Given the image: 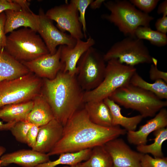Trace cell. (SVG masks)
I'll use <instances>...</instances> for the list:
<instances>
[{"mask_svg":"<svg viewBox=\"0 0 167 167\" xmlns=\"http://www.w3.org/2000/svg\"><path fill=\"white\" fill-rule=\"evenodd\" d=\"M38 32L45 43L49 53L54 54L57 47L60 45L74 46L77 40L70 35L62 32L53 24V21L46 15L42 8L37 15Z\"/></svg>","mask_w":167,"mask_h":167,"instance_id":"8fae6325","label":"cell"},{"mask_svg":"<svg viewBox=\"0 0 167 167\" xmlns=\"http://www.w3.org/2000/svg\"><path fill=\"white\" fill-rule=\"evenodd\" d=\"M39 129V126L33 124L29 130L27 134L26 144L32 149H33L36 145Z\"/></svg>","mask_w":167,"mask_h":167,"instance_id":"d6a6232c","label":"cell"},{"mask_svg":"<svg viewBox=\"0 0 167 167\" xmlns=\"http://www.w3.org/2000/svg\"><path fill=\"white\" fill-rule=\"evenodd\" d=\"M43 80L41 92L51 108L54 119L64 126L84 103V91L76 75L62 70L54 79Z\"/></svg>","mask_w":167,"mask_h":167,"instance_id":"7a4b0ae2","label":"cell"},{"mask_svg":"<svg viewBox=\"0 0 167 167\" xmlns=\"http://www.w3.org/2000/svg\"><path fill=\"white\" fill-rule=\"evenodd\" d=\"M109 97L125 108L138 112L143 118L154 117L167 106L166 101L130 83L118 88Z\"/></svg>","mask_w":167,"mask_h":167,"instance_id":"3957f363","label":"cell"},{"mask_svg":"<svg viewBox=\"0 0 167 167\" xmlns=\"http://www.w3.org/2000/svg\"><path fill=\"white\" fill-rule=\"evenodd\" d=\"M85 167H113L112 159L104 145L92 149L90 157L81 162Z\"/></svg>","mask_w":167,"mask_h":167,"instance_id":"4316f807","label":"cell"},{"mask_svg":"<svg viewBox=\"0 0 167 167\" xmlns=\"http://www.w3.org/2000/svg\"><path fill=\"white\" fill-rule=\"evenodd\" d=\"M107 62L102 81L94 89L84 92V103L104 100L109 97L117 89L129 84L131 77L136 72L134 66L121 63L117 59Z\"/></svg>","mask_w":167,"mask_h":167,"instance_id":"8992f818","label":"cell"},{"mask_svg":"<svg viewBox=\"0 0 167 167\" xmlns=\"http://www.w3.org/2000/svg\"><path fill=\"white\" fill-rule=\"evenodd\" d=\"M104 146L111 158L113 167H141L144 154L132 150L122 139L110 140Z\"/></svg>","mask_w":167,"mask_h":167,"instance_id":"7c38bea8","label":"cell"},{"mask_svg":"<svg viewBox=\"0 0 167 167\" xmlns=\"http://www.w3.org/2000/svg\"><path fill=\"white\" fill-rule=\"evenodd\" d=\"M103 55L92 47L82 55L77 64V81L84 91L96 88L102 81L106 65Z\"/></svg>","mask_w":167,"mask_h":167,"instance_id":"9c48e42d","label":"cell"},{"mask_svg":"<svg viewBox=\"0 0 167 167\" xmlns=\"http://www.w3.org/2000/svg\"><path fill=\"white\" fill-rule=\"evenodd\" d=\"M33 125L27 120L20 121L15 123L10 130L17 141L26 143L27 134Z\"/></svg>","mask_w":167,"mask_h":167,"instance_id":"f1b7e54d","label":"cell"},{"mask_svg":"<svg viewBox=\"0 0 167 167\" xmlns=\"http://www.w3.org/2000/svg\"><path fill=\"white\" fill-rule=\"evenodd\" d=\"M12 1L18 4L22 10L27 11H31L29 8L30 3L29 1L26 0H12Z\"/></svg>","mask_w":167,"mask_h":167,"instance_id":"f35d334b","label":"cell"},{"mask_svg":"<svg viewBox=\"0 0 167 167\" xmlns=\"http://www.w3.org/2000/svg\"><path fill=\"white\" fill-rule=\"evenodd\" d=\"M158 14H162L163 16H167V0L162 2L159 5L157 10Z\"/></svg>","mask_w":167,"mask_h":167,"instance_id":"74e56055","label":"cell"},{"mask_svg":"<svg viewBox=\"0 0 167 167\" xmlns=\"http://www.w3.org/2000/svg\"><path fill=\"white\" fill-rule=\"evenodd\" d=\"M93 0H71L70 2L73 3L76 7L79 14V21L81 25L84 37L87 38V26L85 17L86 10Z\"/></svg>","mask_w":167,"mask_h":167,"instance_id":"f546056e","label":"cell"},{"mask_svg":"<svg viewBox=\"0 0 167 167\" xmlns=\"http://www.w3.org/2000/svg\"><path fill=\"white\" fill-rule=\"evenodd\" d=\"M43 79L33 73L0 82V109L9 105L32 100L41 92Z\"/></svg>","mask_w":167,"mask_h":167,"instance_id":"52a82bcc","label":"cell"},{"mask_svg":"<svg viewBox=\"0 0 167 167\" xmlns=\"http://www.w3.org/2000/svg\"><path fill=\"white\" fill-rule=\"evenodd\" d=\"M15 123L6 122V123H3V122L0 120V131L10 130Z\"/></svg>","mask_w":167,"mask_h":167,"instance_id":"ab89813d","label":"cell"},{"mask_svg":"<svg viewBox=\"0 0 167 167\" xmlns=\"http://www.w3.org/2000/svg\"><path fill=\"white\" fill-rule=\"evenodd\" d=\"M127 132L120 126L105 127L94 124L84 107L78 110L68 121L63 126L61 139L47 154L50 156L103 146Z\"/></svg>","mask_w":167,"mask_h":167,"instance_id":"6da1fadb","label":"cell"},{"mask_svg":"<svg viewBox=\"0 0 167 167\" xmlns=\"http://www.w3.org/2000/svg\"><path fill=\"white\" fill-rule=\"evenodd\" d=\"M33 101L32 109L27 119L28 121L40 127L54 119L51 108L41 92Z\"/></svg>","mask_w":167,"mask_h":167,"instance_id":"ffe728a7","label":"cell"},{"mask_svg":"<svg viewBox=\"0 0 167 167\" xmlns=\"http://www.w3.org/2000/svg\"><path fill=\"white\" fill-rule=\"evenodd\" d=\"M95 43L93 38L89 36L86 41L77 40L75 45L72 47L61 45L60 60L63 66L62 70L71 75H76L79 61L84 54L92 47Z\"/></svg>","mask_w":167,"mask_h":167,"instance_id":"5bb4252c","label":"cell"},{"mask_svg":"<svg viewBox=\"0 0 167 167\" xmlns=\"http://www.w3.org/2000/svg\"><path fill=\"white\" fill-rule=\"evenodd\" d=\"M63 167H85L83 166L81 163H78V164H76L75 165L68 166V165H65Z\"/></svg>","mask_w":167,"mask_h":167,"instance_id":"7bdbcfd3","label":"cell"},{"mask_svg":"<svg viewBox=\"0 0 167 167\" xmlns=\"http://www.w3.org/2000/svg\"><path fill=\"white\" fill-rule=\"evenodd\" d=\"M109 107L111 115L113 126H121L127 132L136 131L138 125L143 118L140 114L131 117L123 115L119 105L109 97L104 100Z\"/></svg>","mask_w":167,"mask_h":167,"instance_id":"7402d4cb","label":"cell"},{"mask_svg":"<svg viewBox=\"0 0 167 167\" xmlns=\"http://www.w3.org/2000/svg\"><path fill=\"white\" fill-rule=\"evenodd\" d=\"M153 133L155 138L153 143L137 146V150L143 154H151L155 158L163 157L164 156L162 147L167 139V129L165 127L159 129L154 131Z\"/></svg>","mask_w":167,"mask_h":167,"instance_id":"484cf974","label":"cell"},{"mask_svg":"<svg viewBox=\"0 0 167 167\" xmlns=\"http://www.w3.org/2000/svg\"><path fill=\"white\" fill-rule=\"evenodd\" d=\"M45 14L56 23L57 28L61 31L68 32L76 40H82L84 37L78 11L71 2L55 6L49 9Z\"/></svg>","mask_w":167,"mask_h":167,"instance_id":"30bf717a","label":"cell"},{"mask_svg":"<svg viewBox=\"0 0 167 167\" xmlns=\"http://www.w3.org/2000/svg\"><path fill=\"white\" fill-rule=\"evenodd\" d=\"M84 103V108L92 122L102 126H113L110 111L104 100L89 101Z\"/></svg>","mask_w":167,"mask_h":167,"instance_id":"44dd1931","label":"cell"},{"mask_svg":"<svg viewBox=\"0 0 167 167\" xmlns=\"http://www.w3.org/2000/svg\"><path fill=\"white\" fill-rule=\"evenodd\" d=\"M35 31L24 28L6 37L5 50L18 61H29L49 53L43 40Z\"/></svg>","mask_w":167,"mask_h":167,"instance_id":"5b68a950","label":"cell"},{"mask_svg":"<svg viewBox=\"0 0 167 167\" xmlns=\"http://www.w3.org/2000/svg\"><path fill=\"white\" fill-rule=\"evenodd\" d=\"M158 0H131L130 2L143 12L148 14L157 6Z\"/></svg>","mask_w":167,"mask_h":167,"instance_id":"1f68e13d","label":"cell"},{"mask_svg":"<svg viewBox=\"0 0 167 167\" xmlns=\"http://www.w3.org/2000/svg\"><path fill=\"white\" fill-rule=\"evenodd\" d=\"M167 126V110L161 109L154 117L140 126L138 131L127 132V138L130 144L137 146L146 144L148 135L152 132Z\"/></svg>","mask_w":167,"mask_h":167,"instance_id":"9a60e30c","label":"cell"},{"mask_svg":"<svg viewBox=\"0 0 167 167\" xmlns=\"http://www.w3.org/2000/svg\"><path fill=\"white\" fill-rule=\"evenodd\" d=\"M1 166L15 164L23 167H36L50 161L47 154L32 149H23L3 155L0 158Z\"/></svg>","mask_w":167,"mask_h":167,"instance_id":"e0dca14e","label":"cell"},{"mask_svg":"<svg viewBox=\"0 0 167 167\" xmlns=\"http://www.w3.org/2000/svg\"><path fill=\"white\" fill-rule=\"evenodd\" d=\"M33 104L32 100L5 106L0 109V119L6 122L27 120Z\"/></svg>","mask_w":167,"mask_h":167,"instance_id":"603a6c76","label":"cell"},{"mask_svg":"<svg viewBox=\"0 0 167 167\" xmlns=\"http://www.w3.org/2000/svg\"><path fill=\"white\" fill-rule=\"evenodd\" d=\"M130 83L153 93L161 100L167 99V83L162 79L149 83L136 72L131 77Z\"/></svg>","mask_w":167,"mask_h":167,"instance_id":"d4e9b609","label":"cell"},{"mask_svg":"<svg viewBox=\"0 0 167 167\" xmlns=\"http://www.w3.org/2000/svg\"><path fill=\"white\" fill-rule=\"evenodd\" d=\"M155 26L156 31L166 34L167 32V16H163L157 19Z\"/></svg>","mask_w":167,"mask_h":167,"instance_id":"8d00e7d4","label":"cell"},{"mask_svg":"<svg viewBox=\"0 0 167 167\" xmlns=\"http://www.w3.org/2000/svg\"><path fill=\"white\" fill-rule=\"evenodd\" d=\"M92 149L73 152H65L60 154L57 159L40 164L36 167H55L59 165L71 166L85 161L90 157Z\"/></svg>","mask_w":167,"mask_h":167,"instance_id":"cb8c5ba5","label":"cell"},{"mask_svg":"<svg viewBox=\"0 0 167 167\" xmlns=\"http://www.w3.org/2000/svg\"><path fill=\"white\" fill-rule=\"evenodd\" d=\"M6 151V148L5 147L2 146H0V158L1 156L3 155ZM1 163L2 161L0 159V167H2Z\"/></svg>","mask_w":167,"mask_h":167,"instance_id":"b9f144b4","label":"cell"},{"mask_svg":"<svg viewBox=\"0 0 167 167\" xmlns=\"http://www.w3.org/2000/svg\"><path fill=\"white\" fill-rule=\"evenodd\" d=\"M29 72L22 63L9 54L4 48H0V82L18 78Z\"/></svg>","mask_w":167,"mask_h":167,"instance_id":"d6986e66","label":"cell"},{"mask_svg":"<svg viewBox=\"0 0 167 167\" xmlns=\"http://www.w3.org/2000/svg\"><path fill=\"white\" fill-rule=\"evenodd\" d=\"M63 126L55 119L39 127L36 145L32 149L47 154L61 139Z\"/></svg>","mask_w":167,"mask_h":167,"instance_id":"2e32d148","label":"cell"},{"mask_svg":"<svg viewBox=\"0 0 167 167\" xmlns=\"http://www.w3.org/2000/svg\"><path fill=\"white\" fill-rule=\"evenodd\" d=\"M140 164L141 167H167V158H155L148 154H144Z\"/></svg>","mask_w":167,"mask_h":167,"instance_id":"4dcf8cb0","label":"cell"},{"mask_svg":"<svg viewBox=\"0 0 167 167\" xmlns=\"http://www.w3.org/2000/svg\"><path fill=\"white\" fill-rule=\"evenodd\" d=\"M105 1L104 0H92L89 5L91 9L93 10L98 9Z\"/></svg>","mask_w":167,"mask_h":167,"instance_id":"60d3db41","label":"cell"},{"mask_svg":"<svg viewBox=\"0 0 167 167\" xmlns=\"http://www.w3.org/2000/svg\"><path fill=\"white\" fill-rule=\"evenodd\" d=\"M135 36L139 39L147 40L152 44L158 47L163 46L167 44L166 34L153 30L150 27H139L135 32Z\"/></svg>","mask_w":167,"mask_h":167,"instance_id":"83f0119b","label":"cell"},{"mask_svg":"<svg viewBox=\"0 0 167 167\" xmlns=\"http://www.w3.org/2000/svg\"><path fill=\"white\" fill-rule=\"evenodd\" d=\"M8 10L20 11L22 9L18 4L12 0H0V13Z\"/></svg>","mask_w":167,"mask_h":167,"instance_id":"e575fe53","label":"cell"},{"mask_svg":"<svg viewBox=\"0 0 167 167\" xmlns=\"http://www.w3.org/2000/svg\"><path fill=\"white\" fill-rule=\"evenodd\" d=\"M6 16L4 12L0 13V48L6 45V37L5 33L4 27Z\"/></svg>","mask_w":167,"mask_h":167,"instance_id":"d590c367","label":"cell"},{"mask_svg":"<svg viewBox=\"0 0 167 167\" xmlns=\"http://www.w3.org/2000/svg\"><path fill=\"white\" fill-rule=\"evenodd\" d=\"M105 62L117 59L121 63L133 66L152 63V58L142 40L135 36H127L115 43L103 55Z\"/></svg>","mask_w":167,"mask_h":167,"instance_id":"ba28073f","label":"cell"},{"mask_svg":"<svg viewBox=\"0 0 167 167\" xmlns=\"http://www.w3.org/2000/svg\"><path fill=\"white\" fill-rule=\"evenodd\" d=\"M103 3L110 13L103 15V18L113 24L127 36H135V32L139 27H150L154 19L127 0L109 1Z\"/></svg>","mask_w":167,"mask_h":167,"instance_id":"277c9868","label":"cell"},{"mask_svg":"<svg viewBox=\"0 0 167 167\" xmlns=\"http://www.w3.org/2000/svg\"><path fill=\"white\" fill-rule=\"evenodd\" d=\"M149 77L152 80L155 81L162 79L167 83V73L159 70L157 65L152 64L149 71Z\"/></svg>","mask_w":167,"mask_h":167,"instance_id":"836d02e7","label":"cell"},{"mask_svg":"<svg viewBox=\"0 0 167 167\" xmlns=\"http://www.w3.org/2000/svg\"><path fill=\"white\" fill-rule=\"evenodd\" d=\"M61 49L60 45L53 54L49 53L32 60L21 62L38 77L42 79H53L62 69L60 60Z\"/></svg>","mask_w":167,"mask_h":167,"instance_id":"4fadbf2b","label":"cell"},{"mask_svg":"<svg viewBox=\"0 0 167 167\" xmlns=\"http://www.w3.org/2000/svg\"><path fill=\"white\" fill-rule=\"evenodd\" d=\"M4 12L6 16L4 27L6 34L21 27L30 28L37 32L38 27L37 15L34 13L31 10H8Z\"/></svg>","mask_w":167,"mask_h":167,"instance_id":"ac0fdd59","label":"cell"}]
</instances>
